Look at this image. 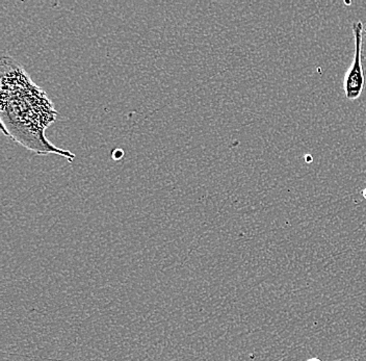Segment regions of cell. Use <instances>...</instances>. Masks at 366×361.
I'll list each match as a JSON object with an SVG mask.
<instances>
[{"label": "cell", "mask_w": 366, "mask_h": 361, "mask_svg": "<svg viewBox=\"0 0 366 361\" xmlns=\"http://www.w3.org/2000/svg\"><path fill=\"white\" fill-rule=\"evenodd\" d=\"M307 361H321L319 360V358H310V360H308Z\"/></svg>", "instance_id": "obj_4"}, {"label": "cell", "mask_w": 366, "mask_h": 361, "mask_svg": "<svg viewBox=\"0 0 366 361\" xmlns=\"http://www.w3.org/2000/svg\"><path fill=\"white\" fill-rule=\"evenodd\" d=\"M354 361H359L358 360H355Z\"/></svg>", "instance_id": "obj_6"}, {"label": "cell", "mask_w": 366, "mask_h": 361, "mask_svg": "<svg viewBox=\"0 0 366 361\" xmlns=\"http://www.w3.org/2000/svg\"><path fill=\"white\" fill-rule=\"evenodd\" d=\"M123 151H122L121 149L116 150L115 152H113V160H120V158L123 156Z\"/></svg>", "instance_id": "obj_3"}, {"label": "cell", "mask_w": 366, "mask_h": 361, "mask_svg": "<svg viewBox=\"0 0 366 361\" xmlns=\"http://www.w3.org/2000/svg\"><path fill=\"white\" fill-rule=\"evenodd\" d=\"M1 130L8 138L38 154L54 153L72 162L75 155L52 145L46 128L58 117L50 99L12 56L1 59Z\"/></svg>", "instance_id": "obj_1"}, {"label": "cell", "mask_w": 366, "mask_h": 361, "mask_svg": "<svg viewBox=\"0 0 366 361\" xmlns=\"http://www.w3.org/2000/svg\"><path fill=\"white\" fill-rule=\"evenodd\" d=\"M355 36V58L344 79V90L349 100H356L363 94L365 77L363 67V24L356 21L352 24Z\"/></svg>", "instance_id": "obj_2"}, {"label": "cell", "mask_w": 366, "mask_h": 361, "mask_svg": "<svg viewBox=\"0 0 366 361\" xmlns=\"http://www.w3.org/2000/svg\"><path fill=\"white\" fill-rule=\"evenodd\" d=\"M363 197H365V199H366V189H365V190H363Z\"/></svg>", "instance_id": "obj_5"}]
</instances>
